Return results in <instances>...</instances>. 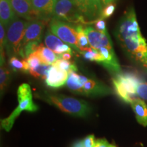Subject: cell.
Here are the masks:
<instances>
[{"instance_id":"cell-1","label":"cell","mask_w":147,"mask_h":147,"mask_svg":"<svg viewBox=\"0 0 147 147\" xmlns=\"http://www.w3.org/2000/svg\"><path fill=\"white\" fill-rule=\"evenodd\" d=\"M115 36L129 57L147 69V43L141 34L134 7L125 12L116 28Z\"/></svg>"},{"instance_id":"cell-2","label":"cell","mask_w":147,"mask_h":147,"mask_svg":"<svg viewBox=\"0 0 147 147\" xmlns=\"http://www.w3.org/2000/svg\"><path fill=\"white\" fill-rule=\"evenodd\" d=\"M66 84L73 93L87 97H102L113 93L112 89L104 82L87 78L76 71L69 73Z\"/></svg>"},{"instance_id":"cell-3","label":"cell","mask_w":147,"mask_h":147,"mask_svg":"<svg viewBox=\"0 0 147 147\" xmlns=\"http://www.w3.org/2000/svg\"><path fill=\"white\" fill-rule=\"evenodd\" d=\"M40 97L63 113L74 117H86L91 112V107L89 103L80 99L66 96L65 95L51 93H45Z\"/></svg>"},{"instance_id":"cell-4","label":"cell","mask_w":147,"mask_h":147,"mask_svg":"<svg viewBox=\"0 0 147 147\" xmlns=\"http://www.w3.org/2000/svg\"><path fill=\"white\" fill-rule=\"evenodd\" d=\"M18 105L8 117L1 121V125L3 129L9 131L12 129L16 119L21 112H36L38 110V106L33 101V96L30 86L27 83H23L18 88L17 91Z\"/></svg>"},{"instance_id":"cell-5","label":"cell","mask_w":147,"mask_h":147,"mask_svg":"<svg viewBox=\"0 0 147 147\" xmlns=\"http://www.w3.org/2000/svg\"><path fill=\"white\" fill-rule=\"evenodd\" d=\"M141 79L131 72H121L115 75L113 84L115 93L123 102L130 104L136 97L138 84Z\"/></svg>"},{"instance_id":"cell-6","label":"cell","mask_w":147,"mask_h":147,"mask_svg":"<svg viewBox=\"0 0 147 147\" xmlns=\"http://www.w3.org/2000/svg\"><path fill=\"white\" fill-rule=\"evenodd\" d=\"M29 22L18 18L14 20L7 28V42L5 49L8 56L21 57L22 41Z\"/></svg>"},{"instance_id":"cell-7","label":"cell","mask_w":147,"mask_h":147,"mask_svg":"<svg viewBox=\"0 0 147 147\" xmlns=\"http://www.w3.org/2000/svg\"><path fill=\"white\" fill-rule=\"evenodd\" d=\"M52 18L69 23H86L74 0H57Z\"/></svg>"},{"instance_id":"cell-8","label":"cell","mask_w":147,"mask_h":147,"mask_svg":"<svg viewBox=\"0 0 147 147\" xmlns=\"http://www.w3.org/2000/svg\"><path fill=\"white\" fill-rule=\"evenodd\" d=\"M50 31L60 38L63 42L69 45L75 51L80 52L78 36L76 29L70 23L52 18L49 24Z\"/></svg>"},{"instance_id":"cell-9","label":"cell","mask_w":147,"mask_h":147,"mask_svg":"<svg viewBox=\"0 0 147 147\" xmlns=\"http://www.w3.org/2000/svg\"><path fill=\"white\" fill-rule=\"evenodd\" d=\"M83 17L89 21L100 18L103 5L102 0H74Z\"/></svg>"},{"instance_id":"cell-10","label":"cell","mask_w":147,"mask_h":147,"mask_svg":"<svg viewBox=\"0 0 147 147\" xmlns=\"http://www.w3.org/2000/svg\"><path fill=\"white\" fill-rule=\"evenodd\" d=\"M84 32L87 36L90 47L92 49L96 50H99L101 48L113 49V42L108 33L104 34L90 25L84 28Z\"/></svg>"},{"instance_id":"cell-11","label":"cell","mask_w":147,"mask_h":147,"mask_svg":"<svg viewBox=\"0 0 147 147\" xmlns=\"http://www.w3.org/2000/svg\"><path fill=\"white\" fill-rule=\"evenodd\" d=\"M45 21H42V20L36 19L29 22L21 44V58L26 59L23 52V49L25 47V46L27 43H29V42L41 40V36L44 29H45Z\"/></svg>"},{"instance_id":"cell-12","label":"cell","mask_w":147,"mask_h":147,"mask_svg":"<svg viewBox=\"0 0 147 147\" xmlns=\"http://www.w3.org/2000/svg\"><path fill=\"white\" fill-rule=\"evenodd\" d=\"M37 19L47 21L53 17L57 0H32Z\"/></svg>"},{"instance_id":"cell-13","label":"cell","mask_w":147,"mask_h":147,"mask_svg":"<svg viewBox=\"0 0 147 147\" xmlns=\"http://www.w3.org/2000/svg\"><path fill=\"white\" fill-rule=\"evenodd\" d=\"M17 16L26 21L36 20L37 17L32 6V0H9Z\"/></svg>"},{"instance_id":"cell-14","label":"cell","mask_w":147,"mask_h":147,"mask_svg":"<svg viewBox=\"0 0 147 147\" xmlns=\"http://www.w3.org/2000/svg\"><path fill=\"white\" fill-rule=\"evenodd\" d=\"M68 75L69 73L67 71L52 65L45 79V83L49 87L58 89L65 85L67 82Z\"/></svg>"},{"instance_id":"cell-15","label":"cell","mask_w":147,"mask_h":147,"mask_svg":"<svg viewBox=\"0 0 147 147\" xmlns=\"http://www.w3.org/2000/svg\"><path fill=\"white\" fill-rule=\"evenodd\" d=\"M99 51L104 56V61L101 64L105 68L115 75L121 72L120 64L116 56L114 49L101 48L100 49H99Z\"/></svg>"},{"instance_id":"cell-16","label":"cell","mask_w":147,"mask_h":147,"mask_svg":"<svg viewBox=\"0 0 147 147\" xmlns=\"http://www.w3.org/2000/svg\"><path fill=\"white\" fill-rule=\"evenodd\" d=\"M18 17L9 0H0V19L5 29Z\"/></svg>"},{"instance_id":"cell-17","label":"cell","mask_w":147,"mask_h":147,"mask_svg":"<svg viewBox=\"0 0 147 147\" xmlns=\"http://www.w3.org/2000/svg\"><path fill=\"white\" fill-rule=\"evenodd\" d=\"M130 105L135 114L136 118L139 124L141 125L147 126V104L141 98L136 97L131 102Z\"/></svg>"},{"instance_id":"cell-18","label":"cell","mask_w":147,"mask_h":147,"mask_svg":"<svg viewBox=\"0 0 147 147\" xmlns=\"http://www.w3.org/2000/svg\"><path fill=\"white\" fill-rule=\"evenodd\" d=\"M36 53L41 59L42 63L47 65H53L57 60L59 59L58 55L48 47H45L42 44H40Z\"/></svg>"},{"instance_id":"cell-19","label":"cell","mask_w":147,"mask_h":147,"mask_svg":"<svg viewBox=\"0 0 147 147\" xmlns=\"http://www.w3.org/2000/svg\"><path fill=\"white\" fill-rule=\"evenodd\" d=\"M11 79V73L5 61V56H1V67H0V89L1 95L8 87Z\"/></svg>"},{"instance_id":"cell-20","label":"cell","mask_w":147,"mask_h":147,"mask_svg":"<svg viewBox=\"0 0 147 147\" xmlns=\"http://www.w3.org/2000/svg\"><path fill=\"white\" fill-rule=\"evenodd\" d=\"M8 63L12 70L14 71H22L27 73L29 70V66L27 59H21L16 57V56L10 57Z\"/></svg>"},{"instance_id":"cell-21","label":"cell","mask_w":147,"mask_h":147,"mask_svg":"<svg viewBox=\"0 0 147 147\" xmlns=\"http://www.w3.org/2000/svg\"><path fill=\"white\" fill-rule=\"evenodd\" d=\"M45 44L47 47L55 52L57 48L61 45H63V42L57 36L53 34L50 30H48L45 38Z\"/></svg>"},{"instance_id":"cell-22","label":"cell","mask_w":147,"mask_h":147,"mask_svg":"<svg viewBox=\"0 0 147 147\" xmlns=\"http://www.w3.org/2000/svg\"><path fill=\"white\" fill-rule=\"evenodd\" d=\"M52 65H54L55 67L62 69V70L67 71L68 73L70 72V71H78V68H77L76 65L73 62H71L70 61L68 60H64L61 59H59Z\"/></svg>"},{"instance_id":"cell-23","label":"cell","mask_w":147,"mask_h":147,"mask_svg":"<svg viewBox=\"0 0 147 147\" xmlns=\"http://www.w3.org/2000/svg\"><path fill=\"white\" fill-rule=\"evenodd\" d=\"M51 67V65L42 63L36 68L29 69V72L32 76L36 77V78L45 79Z\"/></svg>"},{"instance_id":"cell-24","label":"cell","mask_w":147,"mask_h":147,"mask_svg":"<svg viewBox=\"0 0 147 147\" xmlns=\"http://www.w3.org/2000/svg\"><path fill=\"white\" fill-rule=\"evenodd\" d=\"M75 29H76L77 32L78 47L80 52V49L82 48L89 47V40H88L86 33L84 32V28L82 25H78L75 27Z\"/></svg>"},{"instance_id":"cell-25","label":"cell","mask_w":147,"mask_h":147,"mask_svg":"<svg viewBox=\"0 0 147 147\" xmlns=\"http://www.w3.org/2000/svg\"><path fill=\"white\" fill-rule=\"evenodd\" d=\"M40 42H41V40H34V41L29 42L25 46V47L23 49V52L25 57H27L29 55L32 54L38 50L40 45Z\"/></svg>"},{"instance_id":"cell-26","label":"cell","mask_w":147,"mask_h":147,"mask_svg":"<svg viewBox=\"0 0 147 147\" xmlns=\"http://www.w3.org/2000/svg\"><path fill=\"white\" fill-rule=\"evenodd\" d=\"M27 60L29 66V69L36 68L38 66L43 63L41 59L40 58V57L38 56V55L36 52L29 55L27 57Z\"/></svg>"},{"instance_id":"cell-27","label":"cell","mask_w":147,"mask_h":147,"mask_svg":"<svg viewBox=\"0 0 147 147\" xmlns=\"http://www.w3.org/2000/svg\"><path fill=\"white\" fill-rule=\"evenodd\" d=\"M136 93L143 100L147 101V82L141 80L138 84Z\"/></svg>"},{"instance_id":"cell-28","label":"cell","mask_w":147,"mask_h":147,"mask_svg":"<svg viewBox=\"0 0 147 147\" xmlns=\"http://www.w3.org/2000/svg\"><path fill=\"white\" fill-rule=\"evenodd\" d=\"M7 42L6 32H5V28L1 23H0V51H1V55H4V49H5Z\"/></svg>"},{"instance_id":"cell-29","label":"cell","mask_w":147,"mask_h":147,"mask_svg":"<svg viewBox=\"0 0 147 147\" xmlns=\"http://www.w3.org/2000/svg\"><path fill=\"white\" fill-rule=\"evenodd\" d=\"M116 5L115 3H111L110 4L106 5L104 8H103L102 12V16L101 18L104 19V18H108L110 16L113 15L114 12L115 11Z\"/></svg>"},{"instance_id":"cell-30","label":"cell","mask_w":147,"mask_h":147,"mask_svg":"<svg viewBox=\"0 0 147 147\" xmlns=\"http://www.w3.org/2000/svg\"><path fill=\"white\" fill-rule=\"evenodd\" d=\"M94 24H95V28H96L97 30H98L99 32L102 33H104V34H108L106 23L103 18H98V19L95 20Z\"/></svg>"},{"instance_id":"cell-31","label":"cell","mask_w":147,"mask_h":147,"mask_svg":"<svg viewBox=\"0 0 147 147\" xmlns=\"http://www.w3.org/2000/svg\"><path fill=\"white\" fill-rule=\"evenodd\" d=\"M64 53H72V50H71V47L67 45V44H63V45H59L57 48L56 51L55 52V53H56L57 55H61Z\"/></svg>"},{"instance_id":"cell-32","label":"cell","mask_w":147,"mask_h":147,"mask_svg":"<svg viewBox=\"0 0 147 147\" xmlns=\"http://www.w3.org/2000/svg\"><path fill=\"white\" fill-rule=\"evenodd\" d=\"M84 147H94L95 146V136L94 135L91 134L86 136L83 139Z\"/></svg>"},{"instance_id":"cell-33","label":"cell","mask_w":147,"mask_h":147,"mask_svg":"<svg viewBox=\"0 0 147 147\" xmlns=\"http://www.w3.org/2000/svg\"><path fill=\"white\" fill-rule=\"evenodd\" d=\"M110 144H109L107 140L105 138H101L95 140L94 147H109Z\"/></svg>"},{"instance_id":"cell-34","label":"cell","mask_w":147,"mask_h":147,"mask_svg":"<svg viewBox=\"0 0 147 147\" xmlns=\"http://www.w3.org/2000/svg\"><path fill=\"white\" fill-rule=\"evenodd\" d=\"M58 55L59 59H64V60L69 61L71 59V57H72V56H71V53H64Z\"/></svg>"},{"instance_id":"cell-35","label":"cell","mask_w":147,"mask_h":147,"mask_svg":"<svg viewBox=\"0 0 147 147\" xmlns=\"http://www.w3.org/2000/svg\"><path fill=\"white\" fill-rule=\"evenodd\" d=\"M71 147H84L83 140H77L75 142H74Z\"/></svg>"},{"instance_id":"cell-36","label":"cell","mask_w":147,"mask_h":147,"mask_svg":"<svg viewBox=\"0 0 147 147\" xmlns=\"http://www.w3.org/2000/svg\"><path fill=\"white\" fill-rule=\"evenodd\" d=\"M114 1V0H102V5L104 7H105L106 5H107L110 3H113Z\"/></svg>"},{"instance_id":"cell-37","label":"cell","mask_w":147,"mask_h":147,"mask_svg":"<svg viewBox=\"0 0 147 147\" xmlns=\"http://www.w3.org/2000/svg\"><path fill=\"white\" fill-rule=\"evenodd\" d=\"M109 147H117V146H115V145H114V144H110Z\"/></svg>"}]
</instances>
